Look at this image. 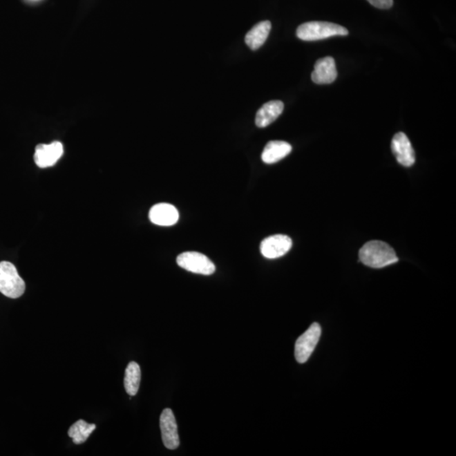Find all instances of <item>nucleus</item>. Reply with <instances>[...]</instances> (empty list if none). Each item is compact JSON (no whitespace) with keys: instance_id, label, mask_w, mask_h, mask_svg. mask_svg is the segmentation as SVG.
Here are the masks:
<instances>
[{"instance_id":"nucleus-15","label":"nucleus","mask_w":456,"mask_h":456,"mask_svg":"<svg viewBox=\"0 0 456 456\" xmlns=\"http://www.w3.org/2000/svg\"><path fill=\"white\" fill-rule=\"evenodd\" d=\"M142 372L140 365L135 362L129 363L124 376V388L126 392L134 397L138 392Z\"/></svg>"},{"instance_id":"nucleus-8","label":"nucleus","mask_w":456,"mask_h":456,"mask_svg":"<svg viewBox=\"0 0 456 456\" xmlns=\"http://www.w3.org/2000/svg\"><path fill=\"white\" fill-rule=\"evenodd\" d=\"M391 150L401 165L409 167L415 163V151L404 133L399 132L395 135L391 142Z\"/></svg>"},{"instance_id":"nucleus-3","label":"nucleus","mask_w":456,"mask_h":456,"mask_svg":"<svg viewBox=\"0 0 456 456\" xmlns=\"http://www.w3.org/2000/svg\"><path fill=\"white\" fill-rule=\"evenodd\" d=\"M25 281L15 266L8 261L0 262V292L10 298H18L24 294Z\"/></svg>"},{"instance_id":"nucleus-9","label":"nucleus","mask_w":456,"mask_h":456,"mask_svg":"<svg viewBox=\"0 0 456 456\" xmlns=\"http://www.w3.org/2000/svg\"><path fill=\"white\" fill-rule=\"evenodd\" d=\"M64 154L62 143L55 142L51 144H38L34 154V161L41 169L55 165Z\"/></svg>"},{"instance_id":"nucleus-2","label":"nucleus","mask_w":456,"mask_h":456,"mask_svg":"<svg viewBox=\"0 0 456 456\" xmlns=\"http://www.w3.org/2000/svg\"><path fill=\"white\" fill-rule=\"evenodd\" d=\"M348 30L340 25L325 21L303 23L296 30V36L303 41H318L334 36H347Z\"/></svg>"},{"instance_id":"nucleus-10","label":"nucleus","mask_w":456,"mask_h":456,"mask_svg":"<svg viewBox=\"0 0 456 456\" xmlns=\"http://www.w3.org/2000/svg\"><path fill=\"white\" fill-rule=\"evenodd\" d=\"M312 81L318 85L332 84L337 77L336 62L332 57H325L319 59L314 64V70L311 75Z\"/></svg>"},{"instance_id":"nucleus-17","label":"nucleus","mask_w":456,"mask_h":456,"mask_svg":"<svg viewBox=\"0 0 456 456\" xmlns=\"http://www.w3.org/2000/svg\"><path fill=\"white\" fill-rule=\"evenodd\" d=\"M372 6L379 9L387 10L393 6V0H368Z\"/></svg>"},{"instance_id":"nucleus-11","label":"nucleus","mask_w":456,"mask_h":456,"mask_svg":"<svg viewBox=\"0 0 456 456\" xmlns=\"http://www.w3.org/2000/svg\"><path fill=\"white\" fill-rule=\"evenodd\" d=\"M149 218L152 223L162 227H170L178 222L180 214L173 205L161 203L151 209Z\"/></svg>"},{"instance_id":"nucleus-1","label":"nucleus","mask_w":456,"mask_h":456,"mask_svg":"<svg viewBox=\"0 0 456 456\" xmlns=\"http://www.w3.org/2000/svg\"><path fill=\"white\" fill-rule=\"evenodd\" d=\"M361 262L368 267L379 269L398 262L397 253L388 243L382 241H370L359 251Z\"/></svg>"},{"instance_id":"nucleus-5","label":"nucleus","mask_w":456,"mask_h":456,"mask_svg":"<svg viewBox=\"0 0 456 456\" xmlns=\"http://www.w3.org/2000/svg\"><path fill=\"white\" fill-rule=\"evenodd\" d=\"M321 336V326L317 323H314L296 340L295 357L299 363H306L309 360L314 350L316 348Z\"/></svg>"},{"instance_id":"nucleus-13","label":"nucleus","mask_w":456,"mask_h":456,"mask_svg":"<svg viewBox=\"0 0 456 456\" xmlns=\"http://www.w3.org/2000/svg\"><path fill=\"white\" fill-rule=\"evenodd\" d=\"M284 110L281 101H271L261 106L257 112L256 124L258 127L265 128L277 120Z\"/></svg>"},{"instance_id":"nucleus-6","label":"nucleus","mask_w":456,"mask_h":456,"mask_svg":"<svg viewBox=\"0 0 456 456\" xmlns=\"http://www.w3.org/2000/svg\"><path fill=\"white\" fill-rule=\"evenodd\" d=\"M160 428H161L163 444L169 450H176L180 446V441L178 436V425L173 410L167 408L163 410L160 417Z\"/></svg>"},{"instance_id":"nucleus-7","label":"nucleus","mask_w":456,"mask_h":456,"mask_svg":"<svg viewBox=\"0 0 456 456\" xmlns=\"http://www.w3.org/2000/svg\"><path fill=\"white\" fill-rule=\"evenodd\" d=\"M292 246V241L287 235L277 234L266 238L260 243L262 256L267 258H277L285 256Z\"/></svg>"},{"instance_id":"nucleus-4","label":"nucleus","mask_w":456,"mask_h":456,"mask_svg":"<svg viewBox=\"0 0 456 456\" xmlns=\"http://www.w3.org/2000/svg\"><path fill=\"white\" fill-rule=\"evenodd\" d=\"M177 264L186 271L200 275L210 276L216 272V266L210 258L198 252L180 254L177 258Z\"/></svg>"},{"instance_id":"nucleus-12","label":"nucleus","mask_w":456,"mask_h":456,"mask_svg":"<svg viewBox=\"0 0 456 456\" xmlns=\"http://www.w3.org/2000/svg\"><path fill=\"white\" fill-rule=\"evenodd\" d=\"M292 150L290 144L281 140H272L266 144L261 158L266 164H273L281 161L291 153Z\"/></svg>"},{"instance_id":"nucleus-14","label":"nucleus","mask_w":456,"mask_h":456,"mask_svg":"<svg viewBox=\"0 0 456 456\" xmlns=\"http://www.w3.org/2000/svg\"><path fill=\"white\" fill-rule=\"evenodd\" d=\"M272 30V23L269 21H261L254 26L246 34L245 43L252 50H257L267 40Z\"/></svg>"},{"instance_id":"nucleus-16","label":"nucleus","mask_w":456,"mask_h":456,"mask_svg":"<svg viewBox=\"0 0 456 456\" xmlns=\"http://www.w3.org/2000/svg\"><path fill=\"white\" fill-rule=\"evenodd\" d=\"M95 424H87L86 421L79 420L68 429V435L75 444L85 443L91 433L96 429Z\"/></svg>"}]
</instances>
